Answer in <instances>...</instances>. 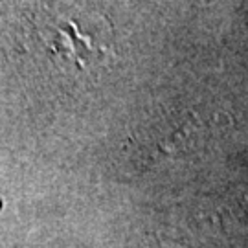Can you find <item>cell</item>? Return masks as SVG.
<instances>
[{
	"label": "cell",
	"instance_id": "cell-1",
	"mask_svg": "<svg viewBox=\"0 0 248 248\" xmlns=\"http://www.w3.org/2000/svg\"><path fill=\"white\" fill-rule=\"evenodd\" d=\"M33 28L37 39L43 43L50 55L57 59L87 68L107 52L101 41L96 39L99 31L98 17L87 11H62L41 9L33 15Z\"/></svg>",
	"mask_w": 248,
	"mask_h": 248
}]
</instances>
